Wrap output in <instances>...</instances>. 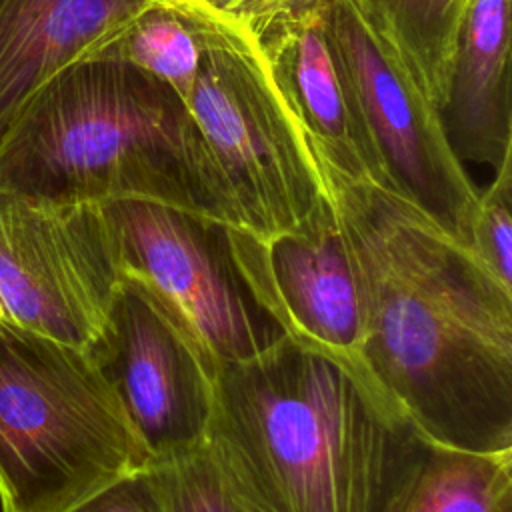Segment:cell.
Masks as SVG:
<instances>
[{"label":"cell","instance_id":"9c48e42d","mask_svg":"<svg viewBox=\"0 0 512 512\" xmlns=\"http://www.w3.org/2000/svg\"><path fill=\"white\" fill-rule=\"evenodd\" d=\"M122 272L102 204L0 194V296L12 324L86 348Z\"/></svg>","mask_w":512,"mask_h":512},{"label":"cell","instance_id":"ffe728a7","mask_svg":"<svg viewBox=\"0 0 512 512\" xmlns=\"http://www.w3.org/2000/svg\"><path fill=\"white\" fill-rule=\"evenodd\" d=\"M212 8L240 20L246 24L256 36L262 34L274 20L280 16L294 12L298 8L318 4L324 0H204Z\"/></svg>","mask_w":512,"mask_h":512},{"label":"cell","instance_id":"ac0fdd59","mask_svg":"<svg viewBox=\"0 0 512 512\" xmlns=\"http://www.w3.org/2000/svg\"><path fill=\"white\" fill-rule=\"evenodd\" d=\"M470 252L506 290H512V162L480 190L472 220Z\"/></svg>","mask_w":512,"mask_h":512},{"label":"cell","instance_id":"3957f363","mask_svg":"<svg viewBox=\"0 0 512 512\" xmlns=\"http://www.w3.org/2000/svg\"><path fill=\"white\" fill-rule=\"evenodd\" d=\"M0 194L44 204L150 200L232 228L228 194L190 108L118 60L44 82L0 138Z\"/></svg>","mask_w":512,"mask_h":512},{"label":"cell","instance_id":"5b68a950","mask_svg":"<svg viewBox=\"0 0 512 512\" xmlns=\"http://www.w3.org/2000/svg\"><path fill=\"white\" fill-rule=\"evenodd\" d=\"M172 4L200 48L188 108L222 176L232 228L260 240L292 230L324 200V190L260 38L204 0Z\"/></svg>","mask_w":512,"mask_h":512},{"label":"cell","instance_id":"d6986e66","mask_svg":"<svg viewBox=\"0 0 512 512\" xmlns=\"http://www.w3.org/2000/svg\"><path fill=\"white\" fill-rule=\"evenodd\" d=\"M160 480L156 466L120 476L66 512H158Z\"/></svg>","mask_w":512,"mask_h":512},{"label":"cell","instance_id":"277c9868","mask_svg":"<svg viewBox=\"0 0 512 512\" xmlns=\"http://www.w3.org/2000/svg\"><path fill=\"white\" fill-rule=\"evenodd\" d=\"M146 452L84 348L0 322V510L66 512Z\"/></svg>","mask_w":512,"mask_h":512},{"label":"cell","instance_id":"2e32d148","mask_svg":"<svg viewBox=\"0 0 512 512\" xmlns=\"http://www.w3.org/2000/svg\"><path fill=\"white\" fill-rule=\"evenodd\" d=\"M92 60L126 62L164 82L188 106L200 68V48L182 12L172 0H160Z\"/></svg>","mask_w":512,"mask_h":512},{"label":"cell","instance_id":"8fae6325","mask_svg":"<svg viewBox=\"0 0 512 512\" xmlns=\"http://www.w3.org/2000/svg\"><path fill=\"white\" fill-rule=\"evenodd\" d=\"M160 0H0V138L60 70L96 58Z\"/></svg>","mask_w":512,"mask_h":512},{"label":"cell","instance_id":"ba28073f","mask_svg":"<svg viewBox=\"0 0 512 512\" xmlns=\"http://www.w3.org/2000/svg\"><path fill=\"white\" fill-rule=\"evenodd\" d=\"M84 350L118 398L150 466L206 442L216 362L148 286L122 274L106 320Z\"/></svg>","mask_w":512,"mask_h":512},{"label":"cell","instance_id":"44dd1931","mask_svg":"<svg viewBox=\"0 0 512 512\" xmlns=\"http://www.w3.org/2000/svg\"><path fill=\"white\" fill-rule=\"evenodd\" d=\"M0 322H10L8 312H6V308H4V302H2V296H0Z\"/></svg>","mask_w":512,"mask_h":512},{"label":"cell","instance_id":"30bf717a","mask_svg":"<svg viewBox=\"0 0 512 512\" xmlns=\"http://www.w3.org/2000/svg\"><path fill=\"white\" fill-rule=\"evenodd\" d=\"M230 238L248 284L286 336L362 366L360 282L326 194L292 230L260 240L230 228Z\"/></svg>","mask_w":512,"mask_h":512},{"label":"cell","instance_id":"7c38bea8","mask_svg":"<svg viewBox=\"0 0 512 512\" xmlns=\"http://www.w3.org/2000/svg\"><path fill=\"white\" fill-rule=\"evenodd\" d=\"M442 120L460 162H512L510 0H468Z\"/></svg>","mask_w":512,"mask_h":512},{"label":"cell","instance_id":"6da1fadb","mask_svg":"<svg viewBox=\"0 0 512 512\" xmlns=\"http://www.w3.org/2000/svg\"><path fill=\"white\" fill-rule=\"evenodd\" d=\"M310 156L356 266L368 376L430 442L512 450V290L404 198Z\"/></svg>","mask_w":512,"mask_h":512},{"label":"cell","instance_id":"7a4b0ae2","mask_svg":"<svg viewBox=\"0 0 512 512\" xmlns=\"http://www.w3.org/2000/svg\"><path fill=\"white\" fill-rule=\"evenodd\" d=\"M206 440L250 512H390L430 446L360 364L290 336L216 366Z\"/></svg>","mask_w":512,"mask_h":512},{"label":"cell","instance_id":"8992f818","mask_svg":"<svg viewBox=\"0 0 512 512\" xmlns=\"http://www.w3.org/2000/svg\"><path fill=\"white\" fill-rule=\"evenodd\" d=\"M326 32L366 178L470 250L480 190L450 146L440 108L352 0H326Z\"/></svg>","mask_w":512,"mask_h":512},{"label":"cell","instance_id":"5bb4252c","mask_svg":"<svg viewBox=\"0 0 512 512\" xmlns=\"http://www.w3.org/2000/svg\"><path fill=\"white\" fill-rule=\"evenodd\" d=\"M442 112L468 0H352Z\"/></svg>","mask_w":512,"mask_h":512},{"label":"cell","instance_id":"9a60e30c","mask_svg":"<svg viewBox=\"0 0 512 512\" xmlns=\"http://www.w3.org/2000/svg\"><path fill=\"white\" fill-rule=\"evenodd\" d=\"M390 512H512V450L470 452L430 442Z\"/></svg>","mask_w":512,"mask_h":512},{"label":"cell","instance_id":"52a82bcc","mask_svg":"<svg viewBox=\"0 0 512 512\" xmlns=\"http://www.w3.org/2000/svg\"><path fill=\"white\" fill-rule=\"evenodd\" d=\"M102 208L120 272L164 300L216 366L250 360L286 336L248 284L228 224L150 200H112Z\"/></svg>","mask_w":512,"mask_h":512},{"label":"cell","instance_id":"e0dca14e","mask_svg":"<svg viewBox=\"0 0 512 512\" xmlns=\"http://www.w3.org/2000/svg\"><path fill=\"white\" fill-rule=\"evenodd\" d=\"M154 466L160 480L158 512H250L208 440L176 460Z\"/></svg>","mask_w":512,"mask_h":512},{"label":"cell","instance_id":"4fadbf2b","mask_svg":"<svg viewBox=\"0 0 512 512\" xmlns=\"http://www.w3.org/2000/svg\"><path fill=\"white\" fill-rule=\"evenodd\" d=\"M258 38L306 148L350 174L366 176L328 42L326 0L280 16Z\"/></svg>","mask_w":512,"mask_h":512}]
</instances>
